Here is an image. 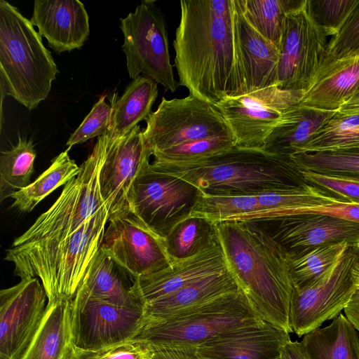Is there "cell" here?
<instances>
[{
	"mask_svg": "<svg viewBox=\"0 0 359 359\" xmlns=\"http://www.w3.org/2000/svg\"><path fill=\"white\" fill-rule=\"evenodd\" d=\"M173 47L179 86L216 104L245 93L234 0H182Z\"/></svg>",
	"mask_w": 359,
	"mask_h": 359,
	"instance_id": "cell-1",
	"label": "cell"
},
{
	"mask_svg": "<svg viewBox=\"0 0 359 359\" xmlns=\"http://www.w3.org/2000/svg\"><path fill=\"white\" fill-rule=\"evenodd\" d=\"M227 269L263 320L292 332L290 309L292 256L248 221L217 224Z\"/></svg>",
	"mask_w": 359,
	"mask_h": 359,
	"instance_id": "cell-2",
	"label": "cell"
},
{
	"mask_svg": "<svg viewBox=\"0 0 359 359\" xmlns=\"http://www.w3.org/2000/svg\"><path fill=\"white\" fill-rule=\"evenodd\" d=\"M151 167L190 182L207 196H257L309 184L290 156L237 145L198 161L152 162Z\"/></svg>",
	"mask_w": 359,
	"mask_h": 359,
	"instance_id": "cell-3",
	"label": "cell"
},
{
	"mask_svg": "<svg viewBox=\"0 0 359 359\" xmlns=\"http://www.w3.org/2000/svg\"><path fill=\"white\" fill-rule=\"evenodd\" d=\"M108 212L105 205L76 231L55 245L32 250H6L5 259L14 264L21 279L37 278L48 302L72 299L102 245Z\"/></svg>",
	"mask_w": 359,
	"mask_h": 359,
	"instance_id": "cell-4",
	"label": "cell"
},
{
	"mask_svg": "<svg viewBox=\"0 0 359 359\" xmlns=\"http://www.w3.org/2000/svg\"><path fill=\"white\" fill-rule=\"evenodd\" d=\"M59 73L50 52L30 20L8 2L0 1L1 99L13 97L29 110L46 100Z\"/></svg>",
	"mask_w": 359,
	"mask_h": 359,
	"instance_id": "cell-5",
	"label": "cell"
},
{
	"mask_svg": "<svg viewBox=\"0 0 359 359\" xmlns=\"http://www.w3.org/2000/svg\"><path fill=\"white\" fill-rule=\"evenodd\" d=\"M107 134L97 137L78 175L65 185L60 196L12 245L14 250H36L57 244L76 231L105 205L99 173L106 155Z\"/></svg>",
	"mask_w": 359,
	"mask_h": 359,
	"instance_id": "cell-6",
	"label": "cell"
},
{
	"mask_svg": "<svg viewBox=\"0 0 359 359\" xmlns=\"http://www.w3.org/2000/svg\"><path fill=\"white\" fill-rule=\"evenodd\" d=\"M262 320L241 290L164 319L145 320L132 340L152 347L197 346L224 332Z\"/></svg>",
	"mask_w": 359,
	"mask_h": 359,
	"instance_id": "cell-7",
	"label": "cell"
},
{
	"mask_svg": "<svg viewBox=\"0 0 359 359\" xmlns=\"http://www.w3.org/2000/svg\"><path fill=\"white\" fill-rule=\"evenodd\" d=\"M359 286V250L348 243L334 263L316 280L295 289L290 309L292 332L302 337L337 317Z\"/></svg>",
	"mask_w": 359,
	"mask_h": 359,
	"instance_id": "cell-8",
	"label": "cell"
},
{
	"mask_svg": "<svg viewBox=\"0 0 359 359\" xmlns=\"http://www.w3.org/2000/svg\"><path fill=\"white\" fill-rule=\"evenodd\" d=\"M120 20L129 76L133 80L141 73L165 90L175 93L179 83L170 63L165 18L154 1H142L135 12Z\"/></svg>",
	"mask_w": 359,
	"mask_h": 359,
	"instance_id": "cell-9",
	"label": "cell"
},
{
	"mask_svg": "<svg viewBox=\"0 0 359 359\" xmlns=\"http://www.w3.org/2000/svg\"><path fill=\"white\" fill-rule=\"evenodd\" d=\"M327 36L314 19L309 0H302L285 18L279 46L278 86L306 93L324 65Z\"/></svg>",
	"mask_w": 359,
	"mask_h": 359,
	"instance_id": "cell-10",
	"label": "cell"
},
{
	"mask_svg": "<svg viewBox=\"0 0 359 359\" xmlns=\"http://www.w3.org/2000/svg\"><path fill=\"white\" fill-rule=\"evenodd\" d=\"M201 194L190 182L156 171L150 163L133 182L128 203L133 213L165 238L177 224L190 217Z\"/></svg>",
	"mask_w": 359,
	"mask_h": 359,
	"instance_id": "cell-11",
	"label": "cell"
},
{
	"mask_svg": "<svg viewBox=\"0 0 359 359\" xmlns=\"http://www.w3.org/2000/svg\"><path fill=\"white\" fill-rule=\"evenodd\" d=\"M146 123L143 135L151 155L186 142L233 133L215 104L191 95L162 97Z\"/></svg>",
	"mask_w": 359,
	"mask_h": 359,
	"instance_id": "cell-12",
	"label": "cell"
},
{
	"mask_svg": "<svg viewBox=\"0 0 359 359\" xmlns=\"http://www.w3.org/2000/svg\"><path fill=\"white\" fill-rule=\"evenodd\" d=\"M304 93L274 85L226 97L215 107L233 133L237 146L263 149L284 111L299 103Z\"/></svg>",
	"mask_w": 359,
	"mask_h": 359,
	"instance_id": "cell-13",
	"label": "cell"
},
{
	"mask_svg": "<svg viewBox=\"0 0 359 359\" xmlns=\"http://www.w3.org/2000/svg\"><path fill=\"white\" fill-rule=\"evenodd\" d=\"M144 321V309L119 306L80 291L71 299L72 345L84 352L132 340Z\"/></svg>",
	"mask_w": 359,
	"mask_h": 359,
	"instance_id": "cell-14",
	"label": "cell"
},
{
	"mask_svg": "<svg viewBox=\"0 0 359 359\" xmlns=\"http://www.w3.org/2000/svg\"><path fill=\"white\" fill-rule=\"evenodd\" d=\"M108 222L101 248L133 278L136 280L170 266L165 238L130 210Z\"/></svg>",
	"mask_w": 359,
	"mask_h": 359,
	"instance_id": "cell-15",
	"label": "cell"
},
{
	"mask_svg": "<svg viewBox=\"0 0 359 359\" xmlns=\"http://www.w3.org/2000/svg\"><path fill=\"white\" fill-rule=\"evenodd\" d=\"M46 299L37 278L0 291V359L22 358L43 320Z\"/></svg>",
	"mask_w": 359,
	"mask_h": 359,
	"instance_id": "cell-16",
	"label": "cell"
},
{
	"mask_svg": "<svg viewBox=\"0 0 359 359\" xmlns=\"http://www.w3.org/2000/svg\"><path fill=\"white\" fill-rule=\"evenodd\" d=\"M143 130L137 125L116 140L107 135L106 155L99 173L100 190L109 220L130 211L128 194L133 182L149 163Z\"/></svg>",
	"mask_w": 359,
	"mask_h": 359,
	"instance_id": "cell-17",
	"label": "cell"
},
{
	"mask_svg": "<svg viewBox=\"0 0 359 359\" xmlns=\"http://www.w3.org/2000/svg\"><path fill=\"white\" fill-rule=\"evenodd\" d=\"M266 233L292 257L320 245L359 240V223L320 214H302L248 221Z\"/></svg>",
	"mask_w": 359,
	"mask_h": 359,
	"instance_id": "cell-18",
	"label": "cell"
},
{
	"mask_svg": "<svg viewBox=\"0 0 359 359\" xmlns=\"http://www.w3.org/2000/svg\"><path fill=\"white\" fill-rule=\"evenodd\" d=\"M290 340L289 332L262 320L221 333L197 350L201 359H273Z\"/></svg>",
	"mask_w": 359,
	"mask_h": 359,
	"instance_id": "cell-19",
	"label": "cell"
},
{
	"mask_svg": "<svg viewBox=\"0 0 359 359\" xmlns=\"http://www.w3.org/2000/svg\"><path fill=\"white\" fill-rule=\"evenodd\" d=\"M222 248L217 238L205 250L191 257L173 261L170 266L135 280L134 287L147 302L170 294L203 278L227 271Z\"/></svg>",
	"mask_w": 359,
	"mask_h": 359,
	"instance_id": "cell-20",
	"label": "cell"
},
{
	"mask_svg": "<svg viewBox=\"0 0 359 359\" xmlns=\"http://www.w3.org/2000/svg\"><path fill=\"white\" fill-rule=\"evenodd\" d=\"M30 21L57 53L80 48L90 34L88 15L78 0H35Z\"/></svg>",
	"mask_w": 359,
	"mask_h": 359,
	"instance_id": "cell-21",
	"label": "cell"
},
{
	"mask_svg": "<svg viewBox=\"0 0 359 359\" xmlns=\"http://www.w3.org/2000/svg\"><path fill=\"white\" fill-rule=\"evenodd\" d=\"M236 25L246 92L278 85L279 49L245 19L240 0H234Z\"/></svg>",
	"mask_w": 359,
	"mask_h": 359,
	"instance_id": "cell-22",
	"label": "cell"
},
{
	"mask_svg": "<svg viewBox=\"0 0 359 359\" xmlns=\"http://www.w3.org/2000/svg\"><path fill=\"white\" fill-rule=\"evenodd\" d=\"M135 280L100 248L78 291L119 306L144 309L145 302L134 289Z\"/></svg>",
	"mask_w": 359,
	"mask_h": 359,
	"instance_id": "cell-23",
	"label": "cell"
},
{
	"mask_svg": "<svg viewBox=\"0 0 359 359\" xmlns=\"http://www.w3.org/2000/svg\"><path fill=\"white\" fill-rule=\"evenodd\" d=\"M358 90L359 55H356L323 67L300 102L320 110L337 111Z\"/></svg>",
	"mask_w": 359,
	"mask_h": 359,
	"instance_id": "cell-24",
	"label": "cell"
},
{
	"mask_svg": "<svg viewBox=\"0 0 359 359\" xmlns=\"http://www.w3.org/2000/svg\"><path fill=\"white\" fill-rule=\"evenodd\" d=\"M229 269L188 285L179 290L145 304V320L170 317L228 294L241 291Z\"/></svg>",
	"mask_w": 359,
	"mask_h": 359,
	"instance_id": "cell-25",
	"label": "cell"
},
{
	"mask_svg": "<svg viewBox=\"0 0 359 359\" xmlns=\"http://www.w3.org/2000/svg\"><path fill=\"white\" fill-rule=\"evenodd\" d=\"M335 113L312 108L301 102L292 106L284 111L267 137L263 149L280 155L297 154Z\"/></svg>",
	"mask_w": 359,
	"mask_h": 359,
	"instance_id": "cell-26",
	"label": "cell"
},
{
	"mask_svg": "<svg viewBox=\"0 0 359 359\" xmlns=\"http://www.w3.org/2000/svg\"><path fill=\"white\" fill-rule=\"evenodd\" d=\"M46 305L41 325L21 359H65L72 346L71 299Z\"/></svg>",
	"mask_w": 359,
	"mask_h": 359,
	"instance_id": "cell-27",
	"label": "cell"
},
{
	"mask_svg": "<svg viewBox=\"0 0 359 359\" xmlns=\"http://www.w3.org/2000/svg\"><path fill=\"white\" fill-rule=\"evenodd\" d=\"M157 84L145 76H139L128 85L121 96H113L111 123L107 134L109 139L121 137L140 121L147 119L158 96Z\"/></svg>",
	"mask_w": 359,
	"mask_h": 359,
	"instance_id": "cell-28",
	"label": "cell"
},
{
	"mask_svg": "<svg viewBox=\"0 0 359 359\" xmlns=\"http://www.w3.org/2000/svg\"><path fill=\"white\" fill-rule=\"evenodd\" d=\"M302 343L310 359H359L357 330L342 313L329 325L304 334Z\"/></svg>",
	"mask_w": 359,
	"mask_h": 359,
	"instance_id": "cell-29",
	"label": "cell"
},
{
	"mask_svg": "<svg viewBox=\"0 0 359 359\" xmlns=\"http://www.w3.org/2000/svg\"><path fill=\"white\" fill-rule=\"evenodd\" d=\"M69 149L55 157L50 165L27 187L13 193L12 208L20 212L32 211L43 199L76 177L81 167L70 158Z\"/></svg>",
	"mask_w": 359,
	"mask_h": 359,
	"instance_id": "cell-30",
	"label": "cell"
},
{
	"mask_svg": "<svg viewBox=\"0 0 359 359\" xmlns=\"http://www.w3.org/2000/svg\"><path fill=\"white\" fill-rule=\"evenodd\" d=\"M217 238L216 224L190 216L174 227L165 238V245L172 262L199 254Z\"/></svg>",
	"mask_w": 359,
	"mask_h": 359,
	"instance_id": "cell-31",
	"label": "cell"
},
{
	"mask_svg": "<svg viewBox=\"0 0 359 359\" xmlns=\"http://www.w3.org/2000/svg\"><path fill=\"white\" fill-rule=\"evenodd\" d=\"M36 153L32 140L19 137L11 149L1 151L0 155L1 201L27 187L34 172Z\"/></svg>",
	"mask_w": 359,
	"mask_h": 359,
	"instance_id": "cell-32",
	"label": "cell"
},
{
	"mask_svg": "<svg viewBox=\"0 0 359 359\" xmlns=\"http://www.w3.org/2000/svg\"><path fill=\"white\" fill-rule=\"evenodd\" d=\"M302 0H240L243 15L261 35L280 46L287 14Z\"/></svg>",
	"mask_w": 359,
	"mask_h": 359,
	"instance_id": "cell-33",
	"label": "cell"
},
{
	"mask_svg": "<svg viewBox=\"0 0 359 359\" xmlns=\"http://www.w3.org/2000/svg\"><path fill=\"white\" fill-rule=\"evenodd\" d=\"M261 206L257 196H207L201 194L190 216L215 224L257 218Z\"/></svg>",
	"mask_w": 359,
	"mask_h": 359,
	"instance_id": "cell-34",
	"label": "cell"
},
{
	"mask_svg": "<svg viewBox=\"0 0 359 359\" xmlns=\"http://www.w3.org/2000/svg\"><path fill=\"white\" fill-rule=\"evenodd\" d=\"M358 147L359 115L346 116L336 111L297 153L337 151Z\"/></svg>",
	"mask_w": 359,
	"mask_h": 359,
	"instance_id": "cell-35",
	"label": "cell"
},
{
	"mask_svg": "<svg viewBox=\"0 0 359 359\" xmlns=\"http://www.w3.org/2000/svg\"><path fill=\"white\" fill-rule=\"evenodd\" d=\"M257 198L261 211L255 219L284 217L297 208L329 203L339 199L310 184L294 190L269 193Z\"/></svg>",
	"mask_w": 359,
	"mask_h": 359,
	"instance_id": "cell-36",
	"label": "cell"
},
{
	"mask_svg": "<svg viewBox=\"0 0 359 359\" xmlns=\"http://www.w3.org/2000/svg\"><path fill=\"white\" fill-rule=\"evenodd\" d=\"M348 243H351L341 241L320 245L292 257L294 288L302 289L316 280L334 263Z\"/></svg>",
	"mask_w": 359,
	"mask_h": 359,
	"instance_id": "cell-37",
	"label": "cell"
},
{
	"mask_svg": "<svg viewBox=\"0 0 359 359\" xmlns=\"http://www.w3.org/2000/svg\"><path fill=\"white\" fill-rule=\"evenodd\" d=\"M290 156L299 170L323 174L359 175V147L302 152Z\"/></svg>",
	"mask_w": 359,
	"mask_h": 359,
	"instance_id": "cell-38",
	"label": "cell"
},
{
	"mask_svg": "<svg viewBox=\"0 0 359 359\" xmlns=\"http://www.w3.org/2000/svg\"><path fill=\"white\" fill-rule=\"evenodd\" d=\"M235 145L236 140L233 133L197 139L154 153L153 163L195 161L229 150Z\"/></svg>",
	"mask_w": 359,
	"mask_h": 359,
	"instance_id": "cell-39",
	"label": "cell"
},
{
	"mask_svg": "<svg viewBox=\"0 0 359 359\" xmlns=\"http://www.w3.org/2000/svg\"><path fill=\"white\" fill-rule=\"evenodd\" d=\"M359 0H309L313 16L326 35L337 34Z\"/></svg>",
	"mask_w": 359,
	"mask_h": 359,
	"instance_id": "cell-40",
	"label": "cell"
},
{
	"mask_svg": "<svg viewBox=\"0 0 359 359\" xmlns=\"http://www.w3.org/2000/svg\"><path fill=\"white\" fill-rule=\"evenodd\" d=\"M356 55H359V3L339 32L328 42L322 69L336 60Z\"/></svg>",
	"mask_w": 359,
	"mask_h": 359,
	"instance_id": "cell-41",
	"label": "cell"
},
{
	"mask_svg": "<svg viewBox=\"0 0 359 359\" xmlns=\"http://www.w3.org/2000/svg\"><path fill=\"white\" fill-rule=\"evenodd\" d=\"M105 95L100 97L80 126L71 135L66 143L67 149L69 150L72 146L85 142L89 139L108 133L111 107L105 102Z\"/></svg>",
	"mask_w": 359,
	"mask_h": 359,
	"instance_id": "cell-42",
	"label": "cell"
},
{
	"mask_svg": "<svg viewBox=\"0 0 359 359\" xmlns=\"http://www.w3.org/2000/svg\"><path fill=\"white\" fill-rule=\"evenodd\" d=\"M307 183L359 203V175L323 174L300 170Z\"/></svg>",
	"mask_w": 359,
	"mask_h": 359,
	"instance_id": "cell-43",
	"label": "cell"
},
{
	"mask_svg": "<svg viewBox=\"0 0 359 359\" xmlns=\"http://www.w3.org/2000/svg\"><path fill=\"white\" fill-rule=\"evenodd\" d=\"M90 359H151L153 349L144 341L129 340L95 352H87Z\"/></svg>",
	"mask_w": 359,
	"mask_h": 359,
	"instance_id": "cell-44",
	"label": "cell"
},
{
	"mask_svg": "<svg viewBox=\"0 0 359 359\" xmlns=\"http://www.w3.org/2000/svg\"><path fill=\"white\" fill-rule=\"evenodd\" d=\"M151 359H201L196 346H163L152 347Z\"/></svg>",
	"mask_w": 359,
	"mask_h": 359,
	"instance_id": "cell-45",
	"label": "cell"
},
{
	"mask_svg": "<svg viewBox=\"0 0 359 359\" xmlns=\"http://www.w3.org/2000/svg\"><path fill=\"white\" fill-rule=\"evenodd\" d=\"M280 357V359H310L302 341L291 340L282 346Z\"/></svg>",
	"mask_w": 359,
	"mask_h": 359,
	"instance_id": "cell-46",
	"label": "cell"
},
{
	"mask_svg": "<svg viewBox=\"0 0 359 359\" xmlns=\"http://www.w3.org/2000/svg\"><path fill=\"white\" fill-rule=\"evenodd\" d=\"M344 310L346 317L359 332V286Z\"/></svg>",
	"mask_w": 359,
	"mask_h": 359,
	"instance_id": "cell-47",
	"label": "cell"
},
{
	"mask_svg": "<svg viewBox=\"0 0 359 359\" xmlns=\"http://www.w3.org/2000/svg\"><path fill=\"white\" fill-rule=\"evenodd\" d=\"M337 112L342 115H359V90Z\"/></svg>",
	"mask_w": 359,
	"mask_h": 359,
	"instance_id": "cell-48",
	"label": "cell"
},
{
	"mask_svg": "<svg viewBox=\"0 0 359 359\" xmlns=\"http://www.w3.org/2000/svg\"><path fill=\"white\" fill-rule=\"evenodd\" d=\"M65 359H90V358L87 352L80 351L72 345Z\"/></svg>",
	"mask_w": 359,
	"mask_h": 359,
	"instance_id": "cell-49",
	"label": "cell"
},
{
	"mask_svg": "<svg viewBox=\"0 0 359 359\" xmlns=\"http://www.w3.org/2000/svg\"><path fill=\"white\" fill-rule=\"evenodd\" d=\"M355 244H356V246H357V248H358V249L359 250V240L356 242Z\"/></svg>",
	"mask_w": 359,
	"mask_h": 359,
	"instance_id": "cell-50",
	"label": "cell"
},
{
	"mask_svg": "<svg viewBox=\"0 0 359 359\" xmlns=\"http://www.w3.org/2000/svg\"><path fill=\"white\" fill-rule=\"evenodd\" d=\"M273 359H280V355H279V356H278V357H276V358H273Z\"/></svg>",
	"mask_w": 359,
	"mask_h": 359,
	"instance_id": "cell-51",
	"label": "cell"
}]
</instances>
